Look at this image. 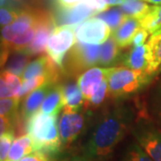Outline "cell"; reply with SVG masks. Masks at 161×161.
<instances>
[{"instance_id":"30bf717a","label":"cell","mask_w":161,"mask_h":161,"mask_svg":"<svg viewBox=\"0 0 161 161\" xmlns=\"http://www.w3.org/2000/svg\"><path fill=\"white\" fill-rule=\"evenodd\" d=\"M56 23L57 22L55 21L51 14L47 11H43V14L37 25L36 34L24 53L31 57L45 51L48 40L55 27L57 26Z\"/></svg>"},{"instance_id":"2e32d148","label":"cell","mask_w":161,"mask_h":161,"mask_svg":"<svg viewBox=\"0 0 161 161\" xmlns=\"http://www.w3.org/2000/svg\"><path fill=\"white\" fill-rule=\"evenodd\" d=\"M142 28L141 20L127 16L120 26L113 31L112 37L121 48L131 45L135 33Z\"/></svg>"},{"instance_id":"8fae6325","label":"cell","mask_w":161,"mask_h":161,"mask_svg":"<svg viewBox=\"0 0 161 161\" xmlns=\"http://www.w3.org/2000/svg\"><path fill=\"white\" fill-rule=\"evenodd\" d=\"M109 69L110 68L92 67L79 76L77 84L86 101L89 102L91 100L102 82L108 78Z\"/></svg>"},{"instance_id":"4fadbf2b","label":"cell","mask_w":161,"mask_h":161,"mask_svg":"<svg viewBox=\"0 0 161 161\" xmlns=\"http://www.w3.org/2000/svg\"><path fill=\"white\" fill-rule=\"evenodd\" d=\"M56 65L57 64L52 61L49 57H40L28 64L22 75V79L23 80H26L39 76H48L57 80L58 73Z\"/></svg>"},{"instance_id":"60d3db41","label":"cell","mask_w":161,"mask_h":161,"mask_svg":"<svg viewBox=\"0 0 161 161\" xmlns=\"http://www.w3.org/2000/svg\"><path fill=\"white\" fill-rule=\"evenodd\" d=\"M7 3V0H0V4H1V6H5Z\"/></svg>"},{"instance_id":"6da1fadb","label":"cell","mask_w":161,"mask_h":161,"mask_svg":"<svg viewBox=\"0 0 161 161\" xmlns=\"http://www.w3.org/2000/svg\"><path fill=\"white\" fill-rule=\"evenodd\" d=\"M133 111L125 105H115L98 120L83 148L84 155L93 161L108 159L131 128Z\"/></svg>"},{"instance_id":"9a60e30c","label":"cell","mask_w":161,"mask_h":161,"mask_svg":"<svg viewBox=\"0 0 161 161\" xmlns=\"http://www.w3.org/2000/svg\"><path fill=\"white\" fill-rule=\"evenodd\" d=\"M54 84L55 83L50 82L46 83L26 96L22 109V115L24 120L28 121L39 111L40 107H41L46 96L50 92Z\"/></svg>"},{"instance_id":"ac0fdd59","label":"cell","mask_w":161,"mask_h":161,"mask_svg":"<svg viewBox=\"0 0 161 161\" xmlns=\"http://www.w3.org/2000/svg\"><path fill=\"white\" fill-rule=\"evenodd\" d=\"M34 144L29 134H24L14 141L6 161H20L34 152Z\"/></svg>"},{"instance_id":"f1b7e54d","label":"cell","mask_w":161,"mask_h":161,"mask_svg":"<svg viewBox=\"0 0 161 161\" xmlns=\"http://www.w3.org/2000/svg\"><path fill=\"white\" fill-rule=\"evenodd\" d=\"M22 10L12 6H1L0 9V24L1 27L4 28L13 23L19 16Z\"/></svg>"},{"instance_id":"277c9868","label":"cell","mask_w":161,"mask_h":161,"mask_svg":"<svg viewBox=\"0 0 161 161\" xmlns=\"http://www.w3.org/2000/svg\"><path fill=\"white\" fill-rule=\"evenodd\" d=\"M152 76L128 67H112L108 75V93L113 98H123L139 92Z\"/></svg>"},{"instance_id":"836d02e7","label":"cell","mask_w":161,"mask_h":161,"mask_svg":"<svg viewBox=\"0 0 161 161\" xmlns=\"http://www.w3.org/2000/svg\"><path fill=\"white\" fill-rule=\"evenodd\" d=\"M0 123H1V135L6 134V133H10L14 132V122H13L10 119L6 118L5 116H1L0 118Z\"/></svg>"},{"instance_id":"3957f363","label":"cell","mask_w":161,"mask_h":161,"mask_svg":"<svg viewBox=\"0 0 161 161\" xmlns=\"http://www.w3.org/2000/svg\"><path fill=\"white\" fill-rule=\"evenodd\" d=\"M58 115H45L38 111L27 121V132L34 144L35 151L54 155L62 149L58 132Z\"/></svg>"},{"instance_id":"5b68a950","label":"cell","mask_w":161,"mask_h":161,"mask_svg":"<svg viewBox=\"0 0 161 161\" xmlns=\"http://www.w3.org/2000/svg\"><path fill=\"white\" fill-rule=\"evenodd\" d=\"M101 46L77 42L70 50L65 61H64V72L75 75L85 69L98 64ZM86 71V70H85Z\"/></svg>"},{"instance_id":"603a6c76","label":"cell","mask_w":161,"mask_h":161,"mask_svg":"<svg viewBox=\"0 0 161 161\" xmlns=\"http://www.w3.org/2000/svg\"><path fill=\"white\" fill-rule=\"evenodd\" d=\"M30 58L31 56L24 52L14 53V55L7 59L4 71L17 76H22L24 70L29 64Z\"/></svg>"},{"instance_id":"d6986e66","label":"cell","mask_w":161,"mask_h":161,"mask_svg":"<svg viewBox=\"0 0 161 161\" xmlns=\"http://www.w3.org/2000/svg\"><path fill=\"white\" fill-rule=\"evenodd\" d=\"M23 86V80L20 77L8 72L1 74V98H16L20 99V92Z\"/></svg>"},{"instance_id":"ffe728a7","label":"cell","mask_w":161,"mask_h":161,"mask_svg":"<svg viewBox=\"0 0 161 161\" xmlns=\"http://www.w3.org/2000/svg\"><path fill=\"white\" fill-rule=\"evenodd\" d=\"M64 108L80 110L83 106V96L78 84L69 82L63 86Z\"/></svg>"},{"instance_id":"f35d334b","label":"cell","mask_w":161,"mask_h":161,"mask_svg":"<svg viewBox=\"0 0 161 161\" xmlns=\"http://www.w3.org/2000/svg\"><path fill=\"white\" fill-rule=\"evenodd\" d=\"M68 161H93L91 158H89L85 155L83 156H74L70 158Z\"/></svg>"},{"instance_id":"9c48e42d","label":"cell","mask_w":161,"mask_h":161,"mask_svg":"<svg viewBox=\"0 0 161 161\" xmlns=\"http://www.w3.org/2000/svg\"><path fill=\"white\" fill-rule=\"evenodd\" d=\"M109 26L98 17H91L75 28V36L80 43L99 45L110 38Z\"/></svg>"},{"instance_id":"d4e9b609","label":"cell","mask_w":161,"mask_h":161,"mask_svg":"<svg viewBox=\"0 0 161 161\" xmlns=\"http://www.w3.org/2000/svg\"><path fill=\"white\" fill-rule=\"evenodd\" d=\"M141 26L151 35L160 29L161 6H152L150 13L141 20Z\"/></svg>"},{"instance_id":"44dd1931","label":"cell","mask_w":161,"mask_h":161,"mask_svg":"<svg viewBox=\"0 0 161 161\" xmlns=\"http://www.w3.org/2000/svg\"><path fill=\"white\" fill-rule=\"evenodd\" d=\"M120 47L117 45L115 39L111 36L101 46L98 64L102 66H108L118 61L120 57Z\"/></svg>"},{"instance_id":"4dcf8cb0","label":"cell","mask_w":161,"mask_h":161,"mask_svg":"<svg viewBox=\"0 0 161 161\" xmlns=\"http://www.w3.org/2000/svg\"><path fill=\"white\" fill-rule=\"evenodd\" d=\"M108 78H107L102 82V84L98 88L96 93L93 95V97L91 98L89 103L91 104V106L92 107H98L99 105H101L108 93Z\"/></svg>"},{"instance_id":"8992f818","label":"cell","mask_w":161,"mask_h":161,"mask_svg":"<svg viewBox=\"0 0 161 161\" xmlns=\"http://www.w3.org/2000/svg\"><path fill=\"white\" fill-rule=\"evenodd\" d=\"M75 28L73 26L57 25L47 44V56L60 68H63L65 54L76 43Z\"/></svg>"},{"instance_id":"b9f144b4","label":"cell","mask_w":161,"mask_h":161,"mask_svg":"<svg viewBox=\"0 0 161 161\" xmlns=\"http://www.w3.org/2000/svg\"><path fill=\"white\" fill-rule=\"evenodd\" d=\"M155 33H157V34H161V28L158 31H156ZM155 33H153V34H155Z\"/></svg>"},{"instance_id":"484cf974","label":"cell","mask_w":161,"mask_h":161,"mask_svg":"<svg viewBox=\"0 0 161 161\" xmlns=\"http://www.w3.org/2000/svg\"><path fill=\"white\" fill-rule=\"evenodd\" d=\"M96 17L104 21L109 26L110 29L114 31L123 23L127 16L123 13L121 8H112L102 13H99L96 15Z\"/></svg>"},{"instance_id":"7402d4cb","label":"cell","mask_w":161,"mask_h":161,"mask_svg":"<svg viewBox=\"0 0 161 161\" xmlns=\"http://www.w3.org/2000/svg\"><path fill=\"white\" fill-rule=\"evenodd\" d=\"M120 8L126 16L142 20L150 13L152 6L142 0H125Z\"/></svg>"},{"instance_id":"d590c367","label":"cell","mask_w":161,"mask_h":161,"mask_svg":"<svg viewBox=\"0 0 161 161\" xmlns=\"http://www.w3.org/2000/svg\"><path fill=\"white\" fill-rule=\"evenodd\" d=\"M61 9H67L78 5L83 0H56Z\"/></svg>"},{"instance_id":"7a4b0ae2","label":"cell","mask_w":161,"mask_h":161,"mask_svg":"<svg viewBox=\"0 0 161 161\" xmlns=\"http://www.w3.org/2000/svg\"><path fill=\"white\" fill-rule=\"evenodd\" d=\"M44 10L25 7L17 19L1 30V65H5L11 53L24 52L36 34L37 25Z\"/></svg>"},{"instance_id":"7c38bea8","label":"cell","mask_w":161,"mask_h":161,"mask_svg":"<svg viewBox=\"0 0 161 161\" xmlns=\"http://www.w3.org/2000/svg\"><path fill=\"white\" fill-rule=\"evenodd\" d=\"M122 63L125 67L150 75L152 53L149 44L147 43L142 46L133 47L123 57Z\"/></svg>"},{"instance_id":"cb8c5ba5","label":"cell","mask_w":161,"mask_h":161,"mask_svg":"<svg viewBox=\"0 0 161 161\" xmlns=\"http://www.w3.org/2000/svg\"><path fill=\"white\" fill-rule=\"evenodd\" d=\"M152 53V64L150 75L154 76L161 73V34H152L148 42Z\"/></svg>"},{"instance_id":"ab89813d","label":"cell","mask_w":161,"mask_h":161,"mask_svg":"<svg viewBox=\"0 0 161 161\" xmlns=\"http://www.w3.org/2000/svg\"><path fill=\"white\" fill-rule=\"evenodd\" d=\"M145 2L151 4L152 6H161V0H144Z\"/></svg>"},{"instance_id":"f546056e","label":"cell","mask_w":161,"mask_h":161,"mask_svg":"<svg viewBox=\"0 0 161 161\" xmlns=\"http://www.w3.org/2000/svg\"><path fill=\"white\" fill-rule=\"evenodd\" d=\"M14 141V132L2 134L0 138V161H6Z\"/></svg>"},{"instance_id":"d6a6232c","label":"cell","mask_w":161,"mask_h":161,"mask_svg":"<svg viewBox=\"0 0 161 161\" xmlns=\"http://www.w3.org/2000/svg\"><path fill=\"white\" fill-rule=\"evenodd\" d=\"M149 35H150V33L146 30L141 28L135 33L133 39H132V44L133 45V47H138L144 45V43L146 42V40H147L148 37H149Z\"/></svg>"},{"instance_id":"1f68e13d","label":"cell","mask_w":161,"mask_h":161,"mask_svg":"<svg viewBox=\"0 0 161 161\" xmlns=\"http://www.w3.org/2000/svg\"><path fill=\"white\" fill-rule=\"evenodd\" d=\"M83 2L96 13V15L99 13L108 10L109 7L104 0H83Z\"/></svg>"},{"instance_id":"5bb4252c","label":"cell","mask_w":161,"mask_h":161,"mask_svg":"<svg viewBox=\"0 0 161 161\" xmlns=\"http://www.w3.org/2000/svg\"><path fill=\"white\" fill-rule=\"evenodd\" d=\"M92 15H96V13L82 1L73 7L61 9L58 22L59 25L77 27Z\"/></svg>"},{"instance_id":"8d00e7d4","label":"cell","mask_w":161,"mask_h":161,"mask_svg":"<svg viewBox=\"0 0 161 161\" xmlns=\"http://www.w3.org/2000/svg\"><path fill=\"white\" fill-rule=\"evenodd\" d=\"M154 108L158 115L161 118V84L156 92L155 98H154Z\"/></svg>"},{"instance_id":"83f0119b","label":"cell","mask_w":161,"mask_h":161,"mask_svg":"<svg viewBox=\"0 0 161 161\" xmlns=\"http://www.w3.org/2000/svg\"><path fill=\"white\" fill-rule=\"evenodd\" d=\"M19 100L20 99L16 98H1V101H0L1 116H5L15 123V120L17 118Z\"/></svg>"},{"instance_id":"e575fe53","label":"cell","mask_w":161,"mask_h":161,"mask_svg":"<svg viewBox=\"0 0 161 161\" xmlns=\"http://www.w3.org/2000/svg\"><path fill=\"white\" fill-rule=\"evenodd\" d=\"M20 161H49L47 158V155L40 151H34L31 153L30 155L24 157L22 160Z\"/></svg>"},{"instance_id":"52a82bcc","label":"cell","mask_w":161,"mask_h":161,"mask_svg":"<svg viewBox=\"0 0 161 161\" xmlns=\"http://www.w3.org/2000/svg\"><path fill=\"white\" fill-rule=\"evenodd\" d=\"M132 132L139 145L153 161H161V131L147 120L140 119L132 127Z\"/></svg>"},{"instance_id":"ba28073f","label":"cell","mask_w":161,"mask_h":161,"mask_svg":"<svg viewBox=\"0 0 161 161\" xmlns=\"http://www.w3.org/2000/svg\"><path fill=\"white\" fill-rule=\"evenodd\" d=\"M86 118L80 110L64 108L58 123L62 148H66L80 137L85 127Z\"/></svg>"},{"instance_id":"74e56055","label":"cell","mask_w":161,"mask_h":161,"mask_svg":"<svg viewBox=\"0 0 161 161\" xmlns=\"http://www.w3.org/2000/svg\"><path fill=\"white\" fill-rule=\"evenodd\" d=\"M108 6H122L125 0H104Z\"/></svg>"},{"instance_id":"e0dca14e","label":"cell","mask_w":161,"mask_h":161,"mask_svg":"<svg viewBox=\"0 0 161 161\" xmlns=\"http://www.w3.org/2000/svg\"><path fill=\"white\" fill-rule=\"evenodd\" d=\"M63 108V85L55 83L46 96L39 111L45 115H58Z\"/></svg>"},{"instance_id":"4316f807","label":"cell","mask_w":161,"mask_h":161,"mask_svg":"<svg viewBox=\"0 0 161 161\" xmlns=\"http://www.w3.org/2000/svg\"><path fill=\"white\" fill-rule=\"evenodd\" d=\"M121 161H153V159L139 143L132 142L125 149Z\"/></svg>"}]
</instances>
